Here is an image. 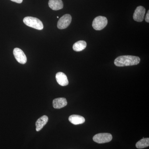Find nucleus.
I'll use <instances>...</instances> for the list:
<instances>
[{
	"label": "nucleus",
	"instance_id": "nucleus-17",
	"mask_svg": "<svg viewBox=\"0 0 149 149\" xmlns=\"http://www.w3.org/2000/svg\"><path fill=\"white\" fill-rule=\"evenodd\" d=\"M57 17V18H59V17H58V16Z\"/></svg>",
	"mask_w": 149,
	"mask_h": 149
},
{
	"label": "nucleus",
	"instance_id": "nucleus-8",
	"mask_svg": "<svg viewBox=\"0 0 149 149\" xmlns=\"http://www.w3.org/2000/svg\"><path fill=\"white\" fill-rule=\"evenodd\" d=\"M56 78L59 85L62 86H66L69 83L66 74L63 72H57L56 75Z\"/></svg>",
	"mask_w": 149,
	"mask_h": 149
},
{
	"label": "nucleus",
	"instance_id": "nucleus-10",
	"mask_svg": "<svg viewBox=\"0 0 149 149\" xmlns=\"http://www.w3.org/2000/svg\"><path fill=\"white\" fill-rule=\"evenodd\" d=\"M67 105V102L65 98H58L54 100L53 101V105L54 108L60 109L64 107Z\"/></svg>",
	"mask_w": 149,
	"mask_h": 149
},
{
	"label": "nucleus",
	"instance_id": "nucleus-3",
	"mask_svg": "<svg viewBox=\"0 0 149 149\" xmlns=\"http://www.w3.org/2000/svg\"><path fill=\"white\" fill-rule=\"evenodd\" d=\"M108 23L107 19L105 17H97L93 20L92 26L95 30H101L104 28Z\"/></svg>",
	"mask_w": 149,
	"mask_h": 149
},
{
	"label": "nucleus",
	"instance_id": "nucleus-6",
	"mask_svg": "<svg viewBox=\"0 0 149 149\" xmlns=\"http://www.w3.org/2000/svg\"><path fill=\"white\" fill-rule=\"evenodd\" d=\"M13 53L17 61L21 64L26 63L27 61V57L23 51L19 48H16L14 49Z\"/></svg>",
	"mask_w": 149,
	"mask_h": 149
},
{
	"label": "nucleus",
	"instance_id": "nucleus-14",
	"mask_svg": "<svg viewBox=\"0 0 149 149\" xmlns=\"http://www.w3.org/2000/svg\"><path fill=\"white\" fill-rule=\"evenodd\" d=\"M136 147L138 149H143L147 148L149 146V138H144L140 140L136 143Z\"/></svg>",
	"mask_w": 149,
	"mask_h": 149
},
{
	"label": "nucleus",
	"instance_id": "nucleus-5",
	"mask_svg": "<svg viewBox=\"0 0 149 149\" xmlns=\"http://www.w3.org/2000/svg\"><path fill=\"white\" fill-rule=\"evenodd\" d=\"M72 20V17L69 14H65L59 19L57 23L58 29H62L66 28L69 26Z\"/></svg>",
	"mask_w": 149,
	"mask_h": 149
},
{
	"label": "nucleus",
	"instance_id": "nucleus-9",
	"mask_svg": "<svg viewBox=\"0 0 149 149\" xmlns=\"http://www.w3.org/2000/svg\"><path fill=\"white\" fill-rule=\"evenodd\" d=\"M49 7L54 10H58L63 8V3L62 0H49Z\"/></svg>",
	"mask_w": 149,
	"mask_h": 149
},
{
	"label": "nucleus",
	"instance_id": "nucleus-13",
	"mask_svg": "<svg viewBox=\"0 0 149 149\" xmlns=\"http://www.w3.org/2000/svg\"><path fill=\"white\" fill-rule=\"evenodd\" d=\"M87 46V43L85 41H79L73 45V49L75 52H80L85 49Z\"/></svg>",
	"mask_w": 149,
	"mask_h": 149
},
{
	"label": "nucleus",
	"instance_id": "nucleus-15",
	"mask_svg": "<svg viewBox=\"0 0 149 149\" xmlns=\"http://www.w3.org/2000/svg\"><path fill=\"white\" fill-rule=\"evenodd\" d=\"M145 20H146V22L149 23V10H148V13L146 14V18H145Z\"/></svg>",
	"mask_w": 149,
	"mask_h": 149
},
{
	"label": "nucleus",
	"instance_id": "nucleus-16",
	"mask_svg": "<svg viewBox=\"0 0 149 149\" xmlns=\"http://www.w3.org/2000/svg\"><path fill=\"white\" fill-rule=\"evenodd\" d=\"M10 1L18 3H21L23 1V0H10Z\"/></svg>",
	"mask_w": 149,
	"mask_h": 149
},
{
	"label": "nucleus",
	"instance_id": "nucleus-4",
	"mask_svg": "<svg viewBox=\"0 0 149 149\" xmlns=\"http://www.w3.org/2000/svg\"><path fill=\"white\" fill-rule=\"evenodd\" d=\"M112 139V136L109 133H100L94 136L93 140L99 144L105 143L110 142Z\"/></svg>",
	"mask_w": 149,
	"mask_h": 149
},
{
	"label": "nucleus",
	"instance_id": "nucleus-1",
	"mask_svg": "<svg viewBox=\"0 0 149 149\" xmlns=\"http://www.w3.org/2000/svg\"><path fill=\"white\" fill-rule=\"evenodd\" d=\"M141 61L139 57L136 56H121L116 58L114 64L118 67L131 66L139 64Z\"/></svg>",
	"mask_w": 149,
	"mask_h": 149
},
{
	"label": "nucleus",
	"instance_id": "nucleus-7",
	"mask_svg": "<svg viewBox=\"0 0 149 149\" xmlns=\"http://www.w3.org/2000/svg\"><path fill=\"white\" fill-rule=\"evenodd\" d=\"M146 13V9L142 6L137 7L133 14V18L135 21L141 22L143 20Z\"/></svg>",
	"mask_w": 149,
	"mask_h": 149
},
{
	"label": "nucleus",
	"instance_id": "nucleus-2",
	"mask_svg": "<svg viewBox=\"0 0 149 149\" xmlns=\"http://www.w3.org/2000/svg\"><path fill=\"white\" fill-rule=\"evenodd\" d=\"M23 22L27 26L38 30H42L44 28L42 22L36 17H26L23 19Z\"/></svg>",
	"mask_w": 149,
	"mask_h": 149
},
{
	"label": "nucleus",
	"instance_id": "nucleus-11",
	"mask_svg": "<svg viewBox=\"0 0 149 149\" xmlns=\"http://www.w3.org/2000/svg\"><path fill=\"white\" fill-rule=\"evenodd\" d=\"M70 122L74 125H79L83 124L85 122V118L83 116L77 115H72L69 116Z\"/></svg>",
	"mask_w": 149,
	"mask_h": 149
},
{
	"label": "nucleus",
	"instance_id": "nucleus-12",
	"mask_svg": "<svg viewBox=\"0 0 149 149\" xmlns=\"http://www.w3.org/2000/svg\"><path fill=\"white\" fill-rule=\"evenodd\" d=\"M48 121V117L46 115L43 116L39 118L36 122V130L40 131L47 124Z\"/></svg>",
	"mask_w": 149,
	"mask_h": 149
}]
</instances>
